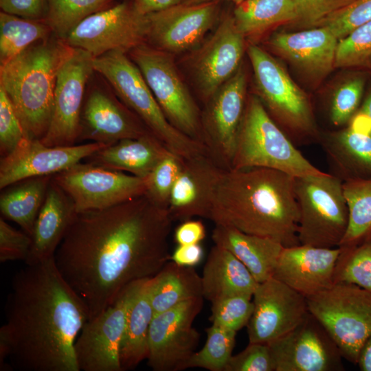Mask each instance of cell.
<instances>
[{
    "mask_svg": "<svg viewBox=\"0 0 371 371\" xmlns=\"http://www.w3.org/2000/svg\"><path fill=\"white\" fill-rule=\"evenodd\" d=\"M173 221L145 194L100 210L76 213L55 255L62 276L89 319L131 283L154 276L170 259Z\"/></svg>",
    "mask_w": 371,
    "mask_h": 371,
    "instance_id": "obj_1",
    "label": "cell"
},
{
    "mask_svg": "<svg viewBox=\"0 0 371 371\" xmlns=\"http://www.w3.org/2000/svg\"><path fill=\"white\" fill-rule=\"evenodd\" d=\"M0 328V365L22 371H80L75 343L89 316L54 257L16 273Z\"/></svg>",
    "mask_w": 371,
    "mask_h": 371,
    "instance_id": "obj_2",
    "label": "cell"
},
{
    "mask_svg": "<svg viewBox=\"0 0 371 371\" xmlns=\"http://www.w3.org/2000/svg\"><path fill=\"white\" fill-rule=\"evenodd\" d=\"M294 181L271 168L227 169L215 190L208 219L271 238L284 247L299 245Z\"/></svg>",
    "mask_w": 371,
    "mask_h": 371,
    "instance_id": "obj_3",
    "label": "cell"
},
{
    "mask_svg": "<svg viewBox=\"0 0 371 371\" xmlns=\"http://www.w3.org/2000/svg\"><path fill=\"white\" fill-rule=\"evenodd\" d=\"M51 36L0 64V87L30 139H41L48 130L57 74L72 49L65 40Z\"/></svg>",
    "mask_w": 371,
    "mask_h": 371,
    "instance_id": "obj_4",
    "label": "cell"
},
{
    "mask_svg": "<svg viewBox=\"0 0 371 371\" xmlns=\"http://www.w3.org/2000/svg\"><path fill=\"white\" fill-rule=\"evenodd\" d=\"M93 69L111 86L121 101L133 111L172 153L189 159L207 153L205 146L180 132L164 114L135 63L122 50L93 58Z\"/></svg>",
    "mask_w": 371,
    "mask_h": 371,
    "instance_id": "obj_5",
    "label": "cell"
},
{
    "mask_svg": "<svg viewBox=\"0 0 371 371\" xmlns=\"http://www.w3.org/2000/svg\"><path fill=\"white\" fill-rule=\"evenodd\" d=\"M247 168L274 169L294 177L325 173L297 148L255 94L247 96L230 168Z\"/></svg>",
    "mask_w": 371,
    "mask_h": 371,
    "instance_id": "obj_6",
    "label": "cell"
},
{
    "mask_svg": "<svg viewBox=\"0 0 371 371\" xmlns=\"http://www.w3.org/2000/svg\"><path fill=\"white\" fill-rule=\"evenodd\" d=\"M247 52L254 71L255 95L271 118L295 144L319 142L321 132L308 95L265 50L249 43Z\"/></svg>",
    "mask_w": 371,
    "mask_h": 371,
    "instance_id": "obj_7",
    "label": "cell"
},
{
    "mask_svg": "<svg viewBox=\"0 0 371 371\" xmlns=\"http://www.w3.org/2000/svg\"><path fill=\"white\" fill-rule=\"evenodd\" d=\"M299 210L297 237L301 245L339 247L348 225V208L343 181L325 172L295 177Z\"/></svg>",
    "mask_w": 371,
    "mask_h": 371,
    "instance_id": "obj_8",
    "label": "cell"
},
{
    "mask_svg": "<svg viewBox=\"0 0 371 371\" xmlns=\"http://www.w3.org/2000/svg\"><path fill=\"white\" fill-rule=\"evenodd\" d=\"M308 312L324 327L344 359L357 364L371 336V293L352 284L335 283L306 298Z\"/></svg>",
    "mask_w": 371,
    "mask_h": 371,
    "instance_id": "obj_9",
    "label": "cell"
},
{
    "mask_svg": "<svg viewBox=\"0 0 371 371\" xmlns=\"http://www.w3.org/2000/svg\"><path fill=\"white\" fill-rule=\"evenodd\" d=\"M128 53L170 123L203 144L201 111L181 79L171 54L146 43Z\"/></svg>",
    "mask_w": 371,
    "mask_h": 371,
    "instance_id": "obj_10",
    "label": "cell"
},
{
    "mask_svg": "<svg viewBox=\"0 0 371 371\" xmlns=\"http://www.w3.org/2000/svg\"><path fill=\"white\" fill-rule=\"evenodd\" d=\"M71 199L77 213L104 210L144 195L147 177L78 162L52 177Z\"/></svg>",
    "mask_w": 371,
    "mask_h": 371,
    "instance_id": "obj_11",
    "label": "cell"
},
{
    "mask_svg": "<svg viewBox=\"0 0 371 371\" xmlns=\"http://www.w3.org/2000/svg\"><path fill=\"white\" fill-rule=\"evenodd\" d=\"M144 280L129 284L113 304L85 323L75 343L80 371H122L120 350L127 317Z\"/></svg>",
    "mask_w": 371,
    "mask_h": 371,
    "instance_id": "obj_12",
    "label": "cell"
},
{
    "mask_svg": "<svg viewBox=\"0 0 371 371\" xmlns=\"http://www.w3.org/2000/svg\"><path fill=\"white\" fill-rule=\"evenodd\" d=\"M148 18L135 9L132 0H123L80 23L64 39L93 58L111 50L125 52L146 42Z\"/></svg>",
    "mask_w": 371,
    "mask_h": 371,
    "instance_id": "obj_13",
    "label": "cell"
},
{
    "mask_svg": "<svg viewBox=\"0 0 371 371\" xmlns=\"http://www.w3.org/2000/svg\"><path fill=\"white\" fill-rule=\"evenodd\" d=\"M203 297L184 301L154 315L148 335V365L154 371H179L196 352L200 335L192 326Z\"/></svg>",
    "mask_w": 371,
    "mask_h": 371,
    "instance_id": "obj_14",
    "label": "cell"
},
{
    "mask_svg": "<svg viewBox=\"0 0 371 371\" xmlns=\"http://www.w3.org/2000/svg\"><path fill=\"white\" fill-rule=\"evenodd\" d=\"M93 57L72 47L57 74L52 114L41 142L48 146H69L78 142L86 86L94 71Z\"/></svg>",
    "mask_w": 371,
    "mask_h": 371,
    "instance_id": "obj_15",
    "label": "cell"
},
{
    "mask_svg": "<svg viewBox=\"0 0 371 371\" xmlns=\"http://www.w3.org/2000/svg\"><path fill=\"white\" fill-rule=\"evenodd\" d=\"M247 96V74L240 65L205 103L201 112L202 142L225 169L231 168Z\"/></svg>",
    "mask_w": 371,
    "mask_h": 371,
    "instance_id": "obj_16",
    "label": "cell"
},
{
    "mask_svg": "<svg viewBox=\"0 0 371 371\" xmlns=\"http://www.w3.org/2000/svg\"><path fill=\"white\" fill-rule=\"evenodd\" d=\"M245 40L236 25L232 8L223 10L215 30L195 51L190 63L205 103L240 67Z\"/></svg>",
    "mask_w": 371,
    "mask_h": 371,
    "instance_id": "obj_17",
    "label": "cell"
},
{
    "mask_svg": "<svg viewBox=\"0 0 371 371\" xmlns=\"http://www.w3.org/2000/svg\"><path fill=\"white\" fill-rule=\"evenodd\" d=\"M221 2L181 3L147 14L146 42L170 54L195 47L218 23L223 11Z\"/></svg>",
    "mask_w": 371,
    "mask_h": 371,
    "instance_id": "obj_18",
    "label": "cell"
},
{
    "mask_svg": "<svg viewBox=\"0 0 371 371\" xmlns=\"http://www.w3.org/2000/svg\"><path fill=\"white\" fill-rule=\"evenodd\" d=\"M254 310L247 325L249 343L270 344L284 336L308 315L306 298L271 278L253 294Z\"/></svg>",
    "mask_w": 371,
    "mask_h": 371,
    "instance_id": "obj_19",
    "label": "cell"
},
{
    "mask_svg": "<svg viewBox=\"0 0 371 371\" xmlns=\"http://www.w3.org/2000/svg\"><path fill=\"white\" fill-rule=\"evenodd\" d=\"M276 371H341V352L321 323L310 313L297 327L268 344Z\"/></svg>",
    "mask_w": 371,
    "mask_h": 371,
    "instance_id": "obj_20",
    "label": "cell"
},
{
    "mask_svg": "<svg viewBox=\"0 0 371 371\" xmlns=\"http://www.w3.org/2000/svg\"><path fill=\"white\" fill-rule=\"evenodd\" d=\"M106 145L89 142L69 146H48L40 139L27 137L10 154L1 157L0 188L27 178L54 176Z\"/></svg>",
    "mask_w": 371,
    "mask_h": 371,
    "instance_id": "obj_21",
    "label": "cell"
},
{
    "mask_svg": "<svg viewBox=\"0 0 371 371\" xmlns=\"http://www.w3.org/2000/svg\"><path fill=\"white\" fill-rule=\"evenodd\" d=\"M151 133L142 120L107 88L93 87L85 93L78 142L107 145Z\"/></svg>",
    "mask_w": 371,
    "mask_h": 371,
    "instance_id": "obj_22",
    "label": "cell"
},
{
    "mask_svg": "<svg viewBox=\"0 0 371 371\" xmlns=\"http://www.w3.org/2000/svg\"><path fill=\"white\" fill-rule=\"evenodd\" d=\"M226 170L208 153L184 159L167 209L172 220L208 219L215 190Z\"/></svg>",
    "mask_w": 371,
    "mask_h": 371,
    "instance_id": "obj_23",
    "label": "cell"
},
{
    "mask_svg": "<svg viewBox=\"0 0 371 371\" xmlns=\"http://www.w3.org/2000/svg\"><path fill=\"white\" fill-rule=\"evenodd\" d=\"M339 40L326 27L295 32H276L267 43L304 77L319 84L335 69Z\"/></svg>",
    "mask_w": 371,
    "mask_h": 371,
    "instance_id": "obj_24",
    "label": "cell"
},
{
    "mask_svg": "<svg viewBox=\"0 0 371 371\" xmlns=\"http://www.w3.org/2000/svg\"><path fill=\"white\" fill-rule=\"evenodd\" d=\"M340 247L325 248L306 245L284 247L273 278L282 282L306 298L333 284Z\"/></svg>",
    "mask_w": 371,
    "mask_h": 371,
    "instance_id": "obj_25",
    "label": "cell"
},
{
    "mask_svg": "<svg viewBox=\"0 0 371 371\" xmlns=\"http://www.w3.org/2000/svg\"><path fill=\"white\" fill-rule=\"evenodd\" d=\"M76 213L71 199L52 179L34 224L25 264L34 265L54 257Z\"/></svg>",
    "mask_w": 371,
    "mask_h": 371,
    "instance_id": "obj_26",
    "label": "cell"
},
{
    "mask_svg": "<svg viewBox=\"0 0 371 371\" xmlns=\"http://www.w3.org/2000/svg\"><path fill=\"white\" fill-rule=\"evenodd\" d=\"M172 153L152 133L106 145L84 160L95 166L147 177L157 164Z\"/></svg>",
    "mask_w": 371,
    "mask_h": 371,
    "instance_id": "obj_27",
    "label": "cell"
},
{
    "mask_svg": "<svg viewBox=\"0 0 371 371\" xmlns=\"http://www.w3.org/2000/svg\"><path fill=\"white\" fill-rule=\"evenodd\" d=\"M319 143L331 172L343 182L371 179V133L349 126L321 133Z\"/></svg>",
    "mask_w": 371,
    "mask_h": 371,
    "instance_id": "obj_28",
    "label": "cell"
},
{
    "mask_svg": "<svg viewBox=\"0 0 371 371\" xmlns=\"http://www.w3.org/2000/svg\"><path fill=\"white\" fill-rule=\"evenodd\" d=\"M212 239L241 261L258 283L273 278L284 247L268 237L249 234L232 227L215 225Z\"/></svg>",
    "mask_w": 371,
    "mask_h": 371,
    "instance_id": "obj_29",
    "label": "cell"
},
{
    "mask_svg": "<svg viewBox=\"0 0 371 371\" xmlns=\"http://www.w3.org/2000/svg\"><path fill=\"white\" fill-rule=\"evenodd\" d=\"M201 281L203 297L211 303L234 295L252 297L259 284L241 261L216 245L209 253Z\"/></svg>",
    "mask_w": 371,
    "mask_h": 371,
    "instance_id": "obj_30",
    "label": "cell"
},
{
    "mask_svg": "<svg viewBox=\"0 0 371 371\" xmlns=\"http://www.w3.org/2000/svg\"><path fill=\"white\" fill-rule=\"evenodd\" d=\"M155 315L190 299L203 297L202 281L192 267L168 262L148 280Z\"/></svg>",
    "mask_w": 371,
    "mask_h": 371,
    "instance_id": "obj_31",
    "label": "cell"
},
{
    "mask_svg": "<svg viewBox=\"0 0 371 371\" xmlns=\"http://www.w3.org/2000/svg\"><path fill=\"white\" fill-rule=\"evenodd\" d=\"M52 177L27 178L2 189L0 211L3 218L16 223L31 236Z\"/></svg>",
    "mask_w": 371,
    "mask_h": 371,
    "instance_id": "obj_32",
    "label": "cell"
},
{
    "mask_svg": "<svg viewBox=\"0 0 371 371\" xmlns=\"http://www.w3.org/2000/svg\"><path fill=\"white\" fill-rule=\"evenodd\" d=\"M149 278L143 282L128 315L120 350L122 371L135 368L148 357L149 330L155 315L150 299Z\"/></svg>",
    "mask_w": 371,
    "mask_h": 371,
    "instance_id": "obj_33",
    "label": "cell"
},
{
    "mask_svg": "<svg viewBox=\"0 0 371 371\" xmlns=\"http://www.w3.org/2000/svg\"><path fill=\"white\" fill-rule=\"evenodd\" d=\"M232 12L245 37L260 34L278 25H290L295 19L293 0H246L235 4Z\"/></svg>",
    "mask_w": 371,
    "mask_h": 371,
    "instance_id": "obj_34",
    "label": "cell"
},
{
    "mask_svg": "<svg viewBox=\"0 0 371 371\" xmlns=\"http://www.w3.org/2000/svg\"><path fill=\"white\" fill-rule=\"evenodd\" d=\"M53 34L44 21L0 12V64L14 58L32 44Z\"/></svg>",
    "mask_w": 371,
    "mask_h": 371,
    "instance_id": "obj_35",
    "label": "cell"
},
{
    "mask_svg": "<svg viewBox=\"0 0 371 371\" xmlns=\"http://www.w3.org/2000/svg\"><path fill=\"white\" fill-rule=\"evenodd\" d=\"M348 225L339 247L357 245L371 237V179L343 182Z\"/></svg>",
    "mask_w": 371,
    "mask_h": 371,
    "instance_id": "obj_36",
    "label": "cell"
},
{
    "mask_svg": "<svg viewBox=\"0 0 371 371\" xmlns=\"http://www.w3.org/2000/svg\"><path fill=\"white\" fill-rule=\"evenodd\" d=\"M117 3L116 0H47L44 21L54 35L64 40L84 19Z\"/></svg>",
    "mask_w": 371,
    "mask_h": 371,
    "instance_id": "obj_37",
    "label": "cell"
},
{
    "mask_svg": "<svg viewBox=\"0 0 371 371\" xmlns=\"http://www.w3.org/2000/svg\"><path fill=\"white\" fill-rule=\"evenodd\" d=\"M339 247L334 284H352L371 293V237L357 245Z\"/></svg>",
    "mask_w": 371,
    "mask_h": 371,
    "instance_id": "obj_38",
    "label": "cell"
},
{
    "mask_svg": "<svg viewBox=\"0 0 371 371\" xmlns=\"http://www.w3.org/2000/svg\"><path fill=\"white\" fill-rule=\"evenodd\" d=\"M203 347L190 359L187 368H201L210 371H224L232 356L236 332L212 324L206 329Z\"/></svg>",
    "mask_w": 371,
    "mask_h": 371,
    "instance_id": "obj_39",
    "label": "cell"
},
{
    "mask_svg": "<svg viewBox=\"0 0 371 371\" xmlns=\"http://www.w3.org/2000/svg\"><path fill=\"white\" fill-rule=\"evenodd\" d=\"M335 68L371 75V20L338 41Z\"/></svg>",
    "mask_w": 371,
    "mask_h": 371,
    "instance_id": "obj_40",
    "label": "cell"
},
{
    "mask_svg": "<svg viewBox=\"0 0 371 371\" xmlns=\"http://www.w3.org/2000/svg\"><path fill=\"white\" fill-rule=\"evenodd\" d=\"M352 71L333 93L328 106V115L332 124L337 127L348 124L359 111L366 88L368 74Z\"/></svg>",
    "mask_w": 371,
    "mask_h": 371,
    "instance_id": "obj_41",
    "label": "cell"
},
{
    "mask_svg": "<svg viewBox=\"0 0 371 371\" xmlns=\"http://www.w3.org/2000/svg\"><path fill=\"white\" fill-rule=\"evenodd\" d=\"M183 158L170 153L147 177L145 195L156 205L168 209L172 190L177 179Z\"/></svg>",
    "mask_w": 371,
    "mask_h": 371,
    "instance_id": "obj_42",
    "label": "cell"
},
{
    "mask_svg": "<svg viewBox=\"0 0 371 371\" xmlns=\"http://www.w3.org/2000/svg\"><path fill=\"white\" fill-rule=\"evenodd\" d=\"M251 297L234 295L212 303V324L237 332L247 326L254 310Z\"/></svg>",
    "mask_w": 371,
    "mask_h": 371,
    "instance_id": "obj_43",
    "label": "cell"
},
{
    "mask_svg": "<svg viewBox=\"0 0 371 371\" xmlns=\"http://www.w3.org/2000/svg\"><path fill=\"white\" fill-rule=\"evenodd\" d=\"M354 0H293L295 19L293 27L307 30L319 27L328 18Z\"/></svg>",
    "mask_w": 371,
    "mask_h": 371,
    "instance_id": "obj_44",
    "label": "cell"
},
{
    "mask_svg": "<svg viewBox=\"0 0 371 371\" xmlns=\"http://www.w3.org/2000/svg\"><path fill=\"white\" fill-rule=\"evenodd\" d=\"M370 20L371 0H354L328 18L319 27H326L339 41Z\"/></svg>",
    "mask_w": 371,
    "mask_h": 371,
    "instance_id": "obj_45",
    "label": "cell"
},
{
    "mask_svg": "<svg viewBox=\"0 0 371 371\" xmlns=\"http://www.w3.org/2000/svg\"><path fill=\"white\" fill-rule=\"evenodd\" d=\"M27 137H28L13 104L5 91L0 87L1 157L10 154Z\"/></svg>",
    "mask_w": 371,
    "mask_h": 371,
    "instance_id": "obj_46",
    "label": "cell"
},
{
    "mask_svg": "<svg viewBox=\"0 0 371 371\" xmlns=\"http://www.w3.org/2000/svg\"><path fill=\"white\" fill-rule=\"evenodd\" d=\"M224 371H276L269 345L249 343L243 350L231 357Z\"/></svg>",
    "mask_w": 371,
    "mask_h": 371,
    "instance_id": "obj_47",
    "label": "cell"
},
{
    "mask_svg": "<svg viewBox=\"0 0 371 371\" xmlns=\"http://www.w3.org/2000/svg\"><path fill=\"white\" fill-rule=\"evenodd\" d=\"M32 245V237L19 231L0 218V262L25 261Z\"/></svg>",
    "mask_w": 371,
    "mask_h": 371,
    "instance_id": "obj_48",
    "label": "cell"
},
{
    "mask_svg": "<svg viewBox=\"0 0 371 371\" xmlns=\"http://www.w3.org/2000/svg\"><path fill=\"white\" fill-rule=\"evenodd\" d=\"M4 12L22 18L44 21L47 10V0H0Z\"/></svg>",
    "mask_w": 371,
    "mask_h": 371,
    "instance_id": "obj_49",
    "label": "cell"
},
{
    "mask_svg": "<svg viewBox=\"0 0 371 371\" xmlns=\"http://www.w3.org/2000/svg\"><path fill=\"white\" fill-rule=\"evenodd\" d=\"M205 237V228L201 221L187 220L179 225L175 232V240L179 245L199 243Z\"/></svg>",
    "mask_w": 371,
    "mask_h": 371,
    "instance_id": "obj_50",
    "label": "cell"
},
{
    "mask_svg": "<svg viewBox=\"0 0 371 371\" xmlns=\"http://www.w3.org/2000/svg\"><path fill=\"white\" fill-rule=\"evenodd\" d=\"M203 250L197 244L179 245L170 256V259L177 265L193 267L203 258Z\"/></svg>",
    "mask_w": 371,
    "mask_h": 371,
    "instance_id": "obj_51",
    "label": "cell"
},
{
    "mask_svg": "<svg viewBox=\"0 0 371 371\" xmlns=\"http://www.w3.org/2000/svg\"><path fill=\"white\" fill-rule=\"evenodd\" d=\"M138 12L147 15L183 3L184 0H132Z\"/></svg>",
    "mask_w": 371,
    "mask_h": 371,
    "instance_id": "obj_52",
    "label": "cell"
},
{
    "mask_svg": "<svg viewBox=\"0 0 371 371\" xmlns=\"http://www.w3.org/2000/svg\"><path fill=\"white\" fill-rule=\"evenodd\" d=\"M357 364L362 371H371V336L362 346Z\"/></svg>",
    "mask_w": 371,
    "mask_h": 371,
    "instance_id": "obj_53",
    "label": "cell"
},
{
    "mask_svg": "<svg viewBox=\"0 0 371 371\" xmlns=\"http://www.w3.org/2000/svg\"><path fill=\"white\" fill-rule=\"evenodd\" d=\"M363 96L359 111L366 115L371 122V86Z\"/></svg>",
    "mask_w": 371,
    "mask_h": 371,
    "instance_id": "obj_54",
    "label": "cell"
},
{
    "mask_svg": "<svg viewBox=\"0 0 371 371\" xmlns=\"http://www.w3.org/2000/svg\"><path fill=\"white\" fill-rule=\"evenodd\" d=\"M229 1L234 3L235 4L241 3L246 0H184L183 3L185 4H195V3H204V2H208V1Z\"/></svg>",
    "mask_w": 371,
    "mask_h": 371,
    "instance_id": "obj_55",
    "label": "cell"
}]
</instances>
